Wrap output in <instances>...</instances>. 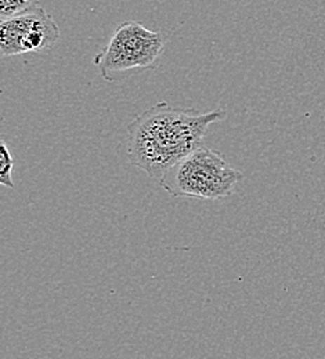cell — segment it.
<instances>
[{
    "label": "cell",
    "instance_id": "obj_1",
    "mask_svg": "<svg viewBox=\"0 0 325 359\" xmlns=\"http://www.w3.org/2000/svg\"><path fill=\"white\" fill-rule=\"evenodd\" d=\"M225 118L223 109L202 114L159 102L128 126L125 147L129 162L151 179L161 180L172 166L202 147L211 125Z\"/></svg>",
    "mask_w": 325,
    "mask_h": 359
},
{
    "label": "cell",
    "instance_id": "obj_2",
    "mask_svg": "<svg viewBox=\"0 0 325 359\" xmlns=\"http://www.w3.org/2000/svg\"><path fill=\"white\" fill-rule=\"evenodd\" d=\"M242 179L244 175L232 169L225 155L202 145L172 166L159 184L175 198L215 201L232 195Z\"/></svg>",
    "mask_w": 325,
    "mask_h": 359
},
{
    "label": "cell",
    "instance_id": "obj_3",
    "mask_svg": "<svg viewBox=\"0 0 325 359\" xmlns=\"http://www.w3.org/2000/svg\"><path fill=\"white\" fill-rule=\"evenodd\" d=\"M164 48L161 34L126 21L117 27L108 45L94 57V64L107 82H118L136 69H154Z\"/></svg>",
    "mask_w": 325,
    "mask_h": 359
},
{
    "label": "cell",
    "instance_id": "obj_4",
    "mask_svg": "<svg viewBox=\"0 0 325 359\" xmlns=\"http://www.w3.org/2000/svg\"><path fill=\"white\" fill-rule=\"evenodd\" d=\"M44 10L41 6H37L24 14L0 22V51L3 57L25 54L24 46L27 38Z\"/></svg>",
    "mask_w": 325,
    "mask_h": 359
},
{
    "label": "cell",
    "instance_id": "obj_5",
    "mask_svg": "<svg viewBox=\"0 0 325 359\" xmlns=\"http://www.w3.org/2000/svg\"><path fill=\"white\" fill-rule=\"evenodd\" d=\"M38 0H0V18L8 20L35 8Z\"/></svg>",
    "mask_w": 325,
    "mask_h": 359
},
{
    "label": "cell",
    "instance_id": "obj_6",
    "mask_svg": "<svg viewBox=\"0 0 325 359\" xmlns=\"http://www.w3.org/2000/svg\"><path fill=\"white\" fill-rule=\"evenodd\" d=\"M14 159L4 140L0 141V182L7 188H14L13 182Z\"/></svg>",
    "mask_w": 325,
    "mask_h": 359
}]
</instances>
